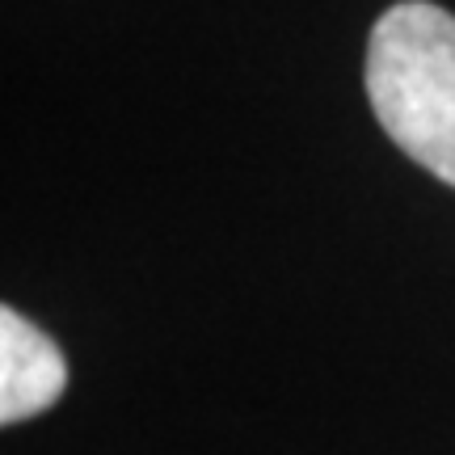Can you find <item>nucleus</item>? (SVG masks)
I'll return each mask as SVG.
<instances>
[{
	"label": "nucleus",
	"mask_w": 455,
	"mask_h": 455,
	"mask_svg": "<svg viewBox=\"0 0 455 455\" xmlns=\"http://www.w3.org/2000/svg\"><path fill=\"white\" fill-rule=\"evenodd\" d=\"M68 388L60 346L17 308H0V422L17 426L51 409Z\"/></svg>",
	"instance_id": "f03ea898"
},
{
	"label": "nucleus",
	"mask_w": 455,
	"mask_h": 455,
	"mask_svg": "<svg viewBox=\"0 0 455 455\" xmlns=\"http://www.w3.org/2000/svg\"><path fill=\"white\" fill-rule=\"evenodd\" d=\"M363 84L392 144L455 186V13L430 0L388 4L367 38Z\"/></svg>",
	"instance_id": "f257e3e1"
}]
</instances>
